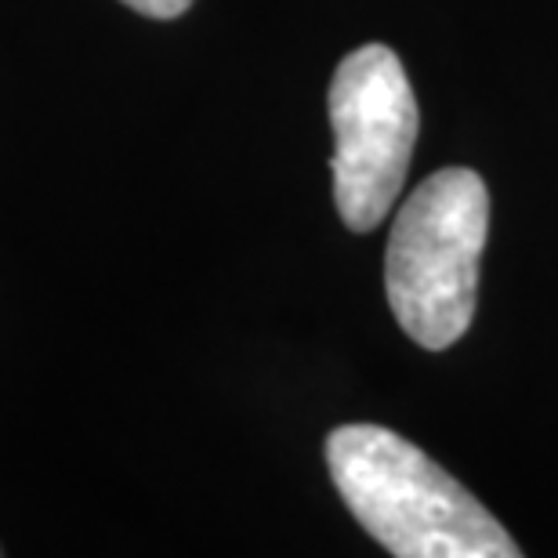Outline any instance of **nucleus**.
<instances>
[{
    "instance_id": "nucleus-2",
    "label": "nucleus",
    "mask_w": 558,
    "mask_h": 558,
    "mask_svg": "<svg viewBox=\"0 0 558 558\" xmlns=\"http://www.w3.org/2000/svg\"><path fill=\"white\" fill-rule=\"evenodd\" d=\"M486 232L489 193L468 167L428 174L399 207L385 254V290L399 327L421 349H450L472 327Z\"/></svg>"
},
{
    "instance_id": "nucleus-4",
    "label": "nucleus",
    "mask_w": 558,
    "mask_h": 558,
    "mask_svg": "<svg viewBox=\"0 0 558 558\" xmlns=\"http://www.w3.org/2000/svg\"><path fill=\"white\" fill-rule=\"evenodd\" d=\"M124 4L149 19H178V15H185L193 0H124Z\"/></svg>"
},
{
    "instance_id": "nucleus-1",
    "label": "nucleus",
    "mask_w": 558,
    "mask_h": 558,
    "mask_svg": "<svg viewBox=\"0 0 558 558\" xmlns=\"http://www.w3.org/2000/svg\"><path fill=\"white\" fill-rule=\"evenodd\" d=\"M327 468L360 526L399 558H519L508 530L428 453L381 424H341Z\"/></svg>"
},
{
    "instance_id": "nucleus-3",
    "label": "nucleus",
    "mask_w": 558,
    "mask_h": 558,
    "mask_svg": "<svg viewBox=\"0 0 558 558\" xmlns=\"http://www.w3.org/2000/svg\"><path fill=\"white\" fill-rule=\"evenodd\" d=\"M333 204L352 232H371L403 193L417 142V98L399 54L363 44L330 81Z\"/></svg>"
}]
</instances>
